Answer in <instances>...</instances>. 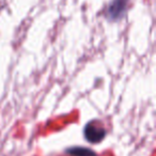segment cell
<instances>
[{"mask_svg":"<svg viewBox=\"0 0 156 156\" xmlns=\"http://www.w3.org/2000/svg\"><path fill=\"white\" fill-rule=\"evenodd\" d=\"M83 136L90 143H98L106 136V129L98 121H90L83 128Z\"/></svg>","mask_w":156,"mask_h":156,"instance_id":"6da1fadb","label":"cell"},{"mask_svg":"<svg viewBox=\"0 0 156 156\" xmlns=\"http://www.w3.org/2000/svg\"><path fill=\"white\" fill-rule=\"evenodd\" d=\"M128 0H112L106 12V16L111 22L121 20L127 9Z\"/></svg>","mask_w":156,"mask_h":156,"instance_id":"7a4b0ae2","label":"cell"},{"mask_svg":"<svg viewBox=\"0 0 156 156\" xmlns=\"http://www.w3.org/2000/svg\"><path fill=\"white\" fill-rule=\"evenodd\" d=\"M65 153L72 156H98L93 150L86 147H72L65 150Z\"/></svg>","mask_w":156,"mask_h":156,"instance_id":"3957f363","label":"cell"}]
</instances>
